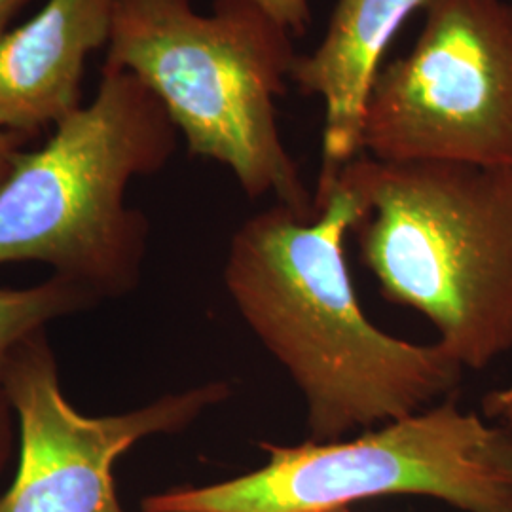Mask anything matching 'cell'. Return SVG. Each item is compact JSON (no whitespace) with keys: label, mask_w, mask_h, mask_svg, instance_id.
<instances>
[{"label":"cell","mask_w":512,"mask_h":512,"mask_svg":"<svg viewBox=\"0 0 512 512\" xmlns=\"http://www.w3.org/2000/svg\"><path fill=\"white\" fill-rule=\"evenodd\" d=\"M31 0H0V38L8 29H12V21L18 18L19 12L29 4Z\"/></svg>","instance_id":"cell-14"},{"label":"cell","mask_w":512,"mask_h":512,"mask_svg":"<svg viewBox=\"0 0 512 512\" xmlns=\"http://www.w3.org/2000/svg\"><path fill=\"white\" fill-rule=\"evenodd\" d=\"M315 217L274 207L234 234L224 283L241 317L300 389L311 439L340 440L429 408L461 378L437 344L399 340L368 321L355 296L344 239L361 198L334 181Z\"/></svg>","instance_id":"cell-1"},{"label":"cell","mask_w":512,"mask_h":512,"mask_svg":"<svg viewBox=\"0 0 512 512\" xmlns=\"http://www.w3.org/2000/svg\"><path fill=\"white\" fill-rule=\"evenodd\" d=\"M336 179L363 202L353 232L389 300L423 313L461 368L512 351V165L361 152Z\"/></svg>","instance_id":"cell-2"},{"label":"cell","mask_w":512,"mask_h":512,"mask_svg":"<svg viewBox=\"0 0 512 512\" xmlns=\"http://www.w3.org/2000/svg\"><path fill=\"white\" fill-rule=\"evenodd\" d=\"M423 14L414 48L376 76L363 154L512 165V2L431 0Z\"/></svg>","instance_id":"cell-6"},{"label":"cell","mask_w":512,"mask_h":512,"mask_svg":"<svg viewBox=\"0 0 512 512\" xmlns=\"http://www.w3.org/2000/svg\"><path fill=\"white\" fill-rule=\"evenodd\" d=\"M95 302L92 293L59 275L31 289H0V385L14 349L23 340L57 317L86 310Z\"/></svg>","instance_id":"cell-10"},{"label":"cell","mask_w":512,"mask_h":512,"mask_svg":"<svg viewBox=\"0 0 512 512\" xmlns=\"http://www.w3.org/2000/svg\"><path fill=\"white\" fill-rule=\"evenodd\" d=\"M2 389L21 431L18 476L0 497V512H124L112 465L139 440L183 431L228 397L207 384L126 414L90 418L67 403L44 330L14 349Z\"/></svg>","instance_id":"cell-7"},{"label":"cell","mask_w":512,"mask_h":512,"mask_svg":"<svg viewBox=\"0 0 512 512\" xmlns=\"http://www.w3.org/2000/svg\"><path fill=\"white\" fill-rule=\"evenodd\" d=\"M29 139L31 137L21 135L16 131L0 129V186L6 183V179L10 177L14 164H16V158Z\"/></svg>","instance_id":"cell-12"},{"label":"cell","mask_w":512,"mask_h":512,"mask_svg":"<svg viewBox=\"0 0 512 512\" xmlns=\"http://www.w3.org/2000/svg\"><path fill=\"white\" fill-rule=\"evenodd\" d=\"M291 35H304L311 25L310 0H255Z\"/></svg>","instance_id":"cell-11"},{"label":"cell","mask_w":512,"mask_h":512,"mask_svg":"<svg viewBox=\"0 0 512 512\" xmlns=\"http://www.w3.org/2000/svg\"><path fill=\"white\" fill-rule=\"evenodd\" d=\"M247 475L150 495L143 509L186 512H330L382 495L435 497L463 512H512V431L454 399L351 440L264 442Z\"/></svg>","instance_id":"cell-5"},{"label":"cell","mask_w":512,"mask_h":512,"mask_svg":"<svg viewBox=\"0 0 512 512\" xmlns=\"http://www.w3.org/2000/svg\"><path fill=\"white\" fill-rule=\"evenodd\" d=\"M431 0H338L319 46L298 55L291 78L325 105L323 164L315 194L329 190L361 148L366 101L385 52L408 18Z\"/></svg>","instance_id":"cell-9"},{"label":"cell","mask_w":512,"mask_h":512,"mask_svg":"<svg viewBox=\"0 0 512 512\" xmlns=\"http://www.w3.org/2000/svg\"><path fill=\"white\" fill-rule=\"evenodd\" d=\"M177 133L135 74L101 67L92 103L55 126L44 147L21 150L0 186V264H50L97 300L129 293L148 222L126 205V188L164 169Z\"/></svg>","instance_id":"cell-4"},{"label":"cell","mask_w":512,"mask_h":512,"mask_svg":"<svg viewBox=\"0 0 512 512\" xmlns=\"http://www.w3.org/2000/svg\"><path fill=\"white\" fill-rule=\"evenodd\" d=\"M330 512H340V511H330Z\"/></svg>","instance_id":"cell-16"},{"label":"cell","mask_w":512,"mask_h":512,"mask_svg":"<svg viewBox=\"0 0 512 512\" xmlns=\"http://www.w3.org/2000/svg\"><path fill=\"white\" fill-rule=\"evenodd\" d=\"M118 0H46L0 38V129L35 137L82 109L88 57L107 48Z\"/></svg>","instance_id":"cell-8"},{"label":"cell","mask_w":512,"mask_h":512,"mask_svg":"<svg viewBox=\"0 0 512 512\" xmlns=\"http://www.w3.org/2000/svg\"><path fill=\"white\" fill-rule=\"evenodd\" d=\"M143 512H186V511H150V509H143Z\"/></svg>","instance_id":"cell-15"},{"label":"cell","mask_w":512,"mask_h":512,"mask_svg":"<svg viewBox=\"0 0 512 512\" xmlns=\"http://www.w3.org/2000/svg\"><path fill=\"white\" fill-rule=\"evenodd\" d=\"M293 35L255 0H118L103 67L133 73L164 105L190 154L226 165L249 198L272 194L298 217L315 196L283 143L277 97Z\"/></svg>","instance_id":"cell-3"},{"label":"cell","mask_w":512,"mask_h":512,"mask_svg":"<svg viewBox=\"0 0 512 512\" xmlns=\"http://www.w3.org/2000/svg\"><path fill=\"white\" fill-rule=\"evenodd\" d=\"M10 403L0 385V469L6 465L12 450V423H10Z\"/></svg>","instance_id":"cell-13"}]
</instances>
